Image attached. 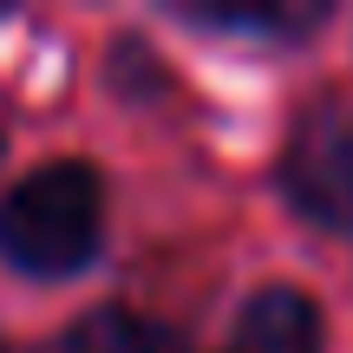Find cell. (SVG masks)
<instances>
[{
	"label": "cell",
	"instance_id": "6",
	"mask_svg": "<svg viewBox=\"0 0 353 353\" xmlns=\"http://www.w3.org/2000/svg\"><path fill=\"white\" fill-rule=\"evenodd\" d=\"M0 353H33V347H0Z\"/></svg>",
	"mask_w": 353,
	"mask_h": 353
},
{
	"label": "cell",
	"instance_id": "5",
	"mask_svg": "<svg viewBox=\"0 0 353 353\" xmlns=\"http://www.w3.org/2000/svg\"><path fill=\"white\" fill-rule=\"evenodd\" d=\"M190 26H216V33H307V26L321 20V7H236V0H223V7H210V0H190V7H176Z\"/></svg>",
	"mask_w": 353,
	"mask_h": 353
},
{
	"label": "cell",
	"instance_id": "2",
	"mask_svg": "<svg viewBox=\"0 0 353 353\" xmlns=\"http://www.w3.org/2000/svg\"><path fill=\"white\" fill-rule=\"evenodd\" d=\"M275 183L301 223L353 236V112L347 105H314L294 118Z\"/></svg>",
	"mask_w": 353,
	"mask_h": 353
},
{
	"label": "cell",
	"instance_id": "7",
	"mask_svg": "<svg viewBox=\"0 0 353 353\" xmlns=\"http://www.w3.org/2000/svg\"><path fill=\"white\" fill-rule=\"evenodd\" d=\"M0 157H7V131H0Z\"/></svg>",
	"mask_w": 353,
	"mask_h": 353
},
{
	"label": "cell",
	"instance_id": "1",
	"mask_svg": "<svg viewBox=\"0 0 353 353\" xmlns=\"http://www.w3.org/2000/svg\"><path fill=\"white\" fill-rule=\"evenodd\" d=\"M105 255V176L85 157L26 170L0 190V268L20 281H72Z\"/></svg>",
	"mask_w": 353,
	"mask_h": 353
},
{
	"label": "cell",
	"instance_id": "4",
	"mask_svg": "<svg viewBox=\"0 0 353 353\" xmlns=\"http://www.w3.org/2000/svg\"><path fill=\"white\" fill-rule=\"evenodd\" d=\"M59 353H183V334L170 321H157V314L105 301V307H85L59 334Z\"/></svg>",
	"mask_w": 353,
	"mask_h": 353
},
{
	"label": "cell",
	"instance_id": "3",
	"mask_svg": "<svg viewBox=\"0 0 353 353\" xmlns=\"http://www.w3.org/2000/svg\"><path fill=\"white\" fill-rule=\"evenodd\" d=\"M327 347V327H321L314 294L288 288H255L249 301L236 307V353H321Z\"/></svg>",
	"mask_w": 353,
	"mask_h": 353
}]
</instances>
